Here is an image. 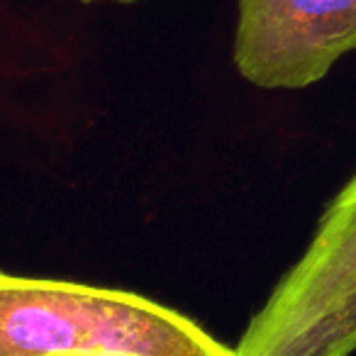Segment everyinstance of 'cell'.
Here are the masks:
<instances>
[{
  "mask_svg": "<svg viewBox=\"0 0 356 356\" xmlns=\"http://www.w3.org/2000/svg\"><path fill=\"white\" fill-rule=\"evenodd\" d=\"M0 356H234L137 293L0 273Z\"/></svg>",
  "mask_w": 356,
  "mask_h": 356,
  "instance_id": "1",
  "label": "cell"
},
{
  "mask_svg": "<svg viewBox=\"0 0 356 356\" xmlns=\"http://www.w3.org/2000/svg\"><path fill=\"white\" fill-rule=\"evenodd\" d=\"M356 351V173L325 208L302 257L244 330L234 356Z\"/></svg>",
  "mask_w": 356,
  "mask_h": 356,
  "instance_id": "2",
  "label": "cell"
},
{
  "mask_svg": "<svg viewBox=\"0 0 356 356\" xmlns=\"http://www.w3.org/2000/svg\"><path fill=\"white\" fill-rule=\"evenodd\" d=\"M349 51L356 0H239L234 66L257 88H307Z\"/></svg>",
  "mask_w": 356,
  "mask_h": 356,
  "instance_id": "3",
  "label": "cell"
},
{
  "mask_svg": "<svg viewBox=\"0 0 356 356\" xmlns=\"http://www.w3.org/2000/svg\"><path fill=\"white\" fill-rule=\"evenodd\" d=\"M83 3H95V0H83ZM115 3H134V0H115Z\"/></svg>",
  "mask_w": 356,
  "mask_h": 356,
  "instance_id": "4",
  "label": "cell"
}]
</instances>
